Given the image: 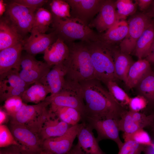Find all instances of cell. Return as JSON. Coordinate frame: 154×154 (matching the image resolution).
<instances>
[{
    "instance_id": "15",
    "label": "cell",
    "mask_w": 154,
    "mask_h": 154,
    "mask_svg": "<svg viewBox=\"0 0 154 154\" xmlns=\"http://www.w3.org/2000/svg\"><path fill=\"white\" fill-rule=\"evenodd\" d=\"M115 1L104 0L99 12L89 26L95 28L98 32L101 33L108 30L118 21Z\"/></svg>"
},
{
    "instance_id": "43",
    "label": "cell",
    "mask_w": 154,
    "mask_h": 154,
    "mask_svg": "<svg viewBox=\"0 0 154 154\" xmlns=\"http://www.w3.org/2000/svg\"><path fill=\"white\" fill-rule=\"evenodd\" d=\"M135 1L140 10L141 11H144L147 9L151 5L153 0H137Z\"/></svg>"
},
{
    "instance_id": "5",
    "label": "cell",
    "mask_w": 154,
    "mask_h": 154,
    "mask_svg": "<svg viewBox=\"0 0 154 154\" xmlns=\"http://www.w3.org/2000/svg\"><path fill=\"white\" fill-rule=\"evenodd\" d=\"M49 103L45 100L38 104L28 105L24 103L20 110L10 117V121L24 125L38 134L51 111Z\"/></svg>"
},
{
    "instance_id": "13",
    "label": "cell",
    "mask_w": 154,
    "mask_h": 154,
    "mask_svg": "<svg viewBox=\"0 0 154 154\" xmlns=\"http://www.w3.org/2000/svg\"><path fill=\"white\" fill-rule=\"evenodd\" d=\"M117 120L111 118L103 119L93 118L86 117L82 121L88 124L93 129H95L97 134L98 141L109 139L114 141L118 148L123 144L119 136Z\"/></svg>"
},
{
    "instance_id": "49",
    "label": "cell",
    "mask_w": 154,
    "mask_h": 154,
    "mask_svg": "<svg viewBox=\"0 0 154 154\" xmlns=\"http://www.w3.org/2000/svg\"><path fill=\"white\" fill-rule=\"evenodd\" d=\"M151 9L149 12L153 18H154V0H153L151 5Z\"/></svg>"
},
{
    "instance_id": "37",
    "label": "cell",
    "mask_w": 154,
    "mask_h": 154,
    "mask_svg": "<svg viewBox=\"0 0 154 154\" xmlns=\"http://www.w3.org/2000/svg\"><path fill=\"white\" fill-rule=\"evenodd\" d=\"M24 103L21 97L13 96L5 101L3 108L9 116L11 117L20 110Z\"/></svg>"
},
{
    "instance_id": "28",
    "label": "cell",
    "mask_w": 154,
    "mask_h": 154,
    "mask_svg": "<svg viewBox=\"0 0 154 154\" xmlns=\"http://www.w3.org/2000/svg\"><path fill=\"white\" fill-rule=\"evenodd\" d=\"M49 93L50 91L47 85L36 83L27 89L21 98L26 104L31 103L37 104L44 101Z\"/></svg>"
},
{
    "instance_id": "50",
    "label": "cell",
    "mask_w": 154,
    "mask_h": 154,
    "mask_svg": "<svg viewBox=\"0 0 154 154\" xmlns=\"http://www.w3.org/2000/svg\"><path fill=\"white\" fill-rule=\"evenodd\" d=\"M40 154H54L53 153L49 152H46L44 151H42Z\"/></svg>"
},
{
    "instance_id": "10",
    "label": "cell",
    "mask_w": 154,
    "mask_h": 154,
    "mask_svg": "<svg viewBox=\"0 0 154 154\" xmlns=\"http://www.w3.org/2000/svg\"><path fill=\"white\" fill-rule=\"evenodd\" d=\"M104 0H66L70 7V18L88 25L99 12Z\"/></svg>"
},
{
    "instance_id": "45",
    "label": "cell",
    "mask_w": 154,
    "mask_h": 154,
    "mask_svg": "<svg viewBox=\"0 0 154 154\" xmlns=\"http://www.w3.org/2000/svg\"><path fill=\"white\" fill-rule=\"evenodd\" d=\"M149 62L154 64V41L149 54L145 58Z\"/></svg>"
},
{
    "instance_id": "38",
    "label": "cell",
    "mask_w": 154,
    "mask_h": 154,
    "mask_svg": "<svg viewBox=\"0 0 154 154\" xmlns=\"http://www.w3.org/2000/svg\"><path fill=\"white\" fill-rule=\"evenodd\" d=\"M41 62L36 60L34 56L26 52V54L22 55L20 61L19 71L30 70L40 64Z\"/></svg>"
},
{
    "instance_id": "17",
    "label": "cell",
    "mask_w": 154,
    "mask_h": 154,
    "mask_svg": "<svg viewBox=\"0 0 154 154\" xmlns=\"http://www.w3.org/2000/svg\"><path fill=\"white\" fill-rule=\"evenodd\" d=\"M24 43L0 51V75L13 69L20 70V64Z\"/></svg>"
},
{
    "instance_id": "40",
    "label": "cell",
    "mask_w": 154,
    "mask_h": 154,
    "mask_svg": "<svg viewBox=\"0 0 154 154\" xmlns=\"http://www.w3.org/2000/svg\"><path fill=\"white\" fill-rule=\"evenodd\" d=\"M13 1L36 11L42 7L48 1L46 0H13Z\"/></svg>"
},
{
    "instance_id": "1",
    "label": "cell",
    "mask_w": 154,
    "mask_h": 154,
    "mask_svg": "<svg viewBox=\"0 0 154 154\" xmlns=\"http://www.w3.org/2000/svg\"><path fill=\"white\" fill-rule=\"evenodd\" d=\"M85 105L84 116L119 119L126 110L117 101L100 81L93 78L79 83Z\"/></svg>"
},
{
    "instance_id": "7",
    "label": "cell",
    "mask_w": 154,
    "mask_h": 154,
    "mask_svg": "<svg viewBox=\"0 0 154 154\" xmlns=\"http://www.w3.org/2000/svg\"><path fill=\"white\" fill-rule=\"evenodd\" d=\"M36 10L10 1L7 3L3 16L23 38L31 33Z\"/></svg>"
},
{
    "instance_id": "2",
    "label": "cell",
    "mask_w": 154,
    "mask_h": 154,
    "mask_svg": "<svg viewBox=\"0 0 154 154\" xmlns=\"http://www.w3.org/2000/svg\"><path fill=\"white\" fill-rule=\"evenodd\" d=\"M67 45L69 53L63 62L66 70V79L80 83L95 78L91 56L86 42H74Z\"/></svg>"
},
{
    "instance_id": "11",
    "label": "cell",
    "mask_w": 154,
    "mask_h": 154,
    "mask_svg": "<svg viewBox=\"0 0 154 154\" xmlns=\"http://www.w3.org/2000/svg\"><path fill=\"white\" fill-rule=\"evenodd\" d=\"M93 130L87 123L82 121L77 136L78 142L70 151L74 154H105L94 136Z\"/></svg>"
},
{
    "instance_id": "4",
    "label": "cell",
    "mask_w": 154,
    "mask_h": 154,
    "mask_svg": "<svg viewBox=\"0 0 154 154\" xmlns=\"http://www.w3.org/2000/svg\"><path fill=\"white\" fill-rule=\"evenodd\" d=\"M52 24L57 38L67 44L77 40L87 42L100 40L99 34L75 19H53Z\"/></svg>"
},
{
    "instance_id": "51",
    "label": "cell",
    "mask_w": 154,
    "mask_h": 154,
    "mask_svg": "<svg viewBox=\"0 0 154 154\" xmlns=\"http://www.w3.org/2000/svg\"><path fill=\"white\" fill-rule=\"evenodd\" d=\"M153 141L152 143V144L150 146L151 147L153 151L154 152V141Z\"/></svg>"
},
{
    "instance_id": "24",
    "label": "cell",
    "mask_w": 154,
    "mask_h": 154,
    "mask_svg": "<svg viewBox=\"0 0 154 154\" xmlns=\"http://www.w3.org/2000/svg\"><path fill=\"white\" fill-rule=\"evenodd\" d=\"M52 67L45 62H41L40 64L30 70H20L19 74L21 78L29 86L36 83L45 85L46 76Z\"/></svg>"
},
{
    "instance_id": "47",
    "label": "cell",
    "mask_w": 154,
    "mask_h": 154,
    "mask_svg": "<svg viewBox=\"0 0 154 154\" xmlns=\"http://www.w3.org/2000/svg\"><path fill=\"white\" fill-rule=\"evenodd\" d=\"M153 117L151 123L149 127L151 130V137L153 139V141H154V112L153 113Z\"/></svg>"
},
{
    "instance_id": "33",
    "label": "cell",
    "mask_w": 154,
    "mask_h": 154,
    "mask_svg": "<svg viewBox=\"0 0 154 154\" xmlns=\"http://www.w3.org/2000/svg\"><path fill=\"white\" fill-rule=\"evenodd\" d=\"M117 19L124 20L127 16L133 14L136 9V3L130 0H117L115 1Z\"/></svg>"
},
{
    "instance_id": "34",
    "label": "cell",
    "mask_w": 154,
    "mask_h": 154,
    "mask_svg": "<svg viewBox=\"0 0 154 154\" xmlns=\"http://www.w3.org/2000/svg\"><path fill=\"white\" fill-rule=\"evenodd\" d=\"M106 84L108 91L117 101L124 106L128 105L130 98L116 81H110Z\"/></svg>"
},
{
    "instance_id": "29",
    "label": "cell",
    "mask_w": 154,
    "mask_h": 154,
    "mask_svg": "<svg viewBox=\"0 0 154 154\" xmlns=\"http://www.w3.org/2000/svg\"><path fill=\"white\" fill-rule=\"evenodd\" d=\"M49 109L60 120L71 125L78 123L82 121L80 112L77 109L66 107H50Z\"/></svg>"
},
{
    "instance_id": "41",
    "label": "cell",
    "mask_w": 154,
    "mask_h": 154,
    "mask_svg": "<svg viewBox=\"0 0 154 154\" xmlns=\"http://www.w3.org/2000/svg\"><path fill=\"white\" fill-rule=\"evenodd\" d=\"M0 154H37L30 152L21 146L12 145L0 148Z\"/></svg>"
},
{
    "instance_id": "22",
    "label": "cell",
    "mask_w": 154,
    "mask_h": 154,
    "mask_svg": "<svg viewBox=\"0 0 154 154\" xmlns=\"http://www.w3.org/2000/svg\"><path fill=\"white\" fill-rule=\"evenodd\" d=\"M66 70L63 62L53 66L46 76L45 84L48 87L50 96L60 91L64 84Z\"/></svg>"
},
{
    "instance_id": "27",
    "label": "cell",
    "mask_w": 154,
    "mask_h": 154,
    "mask_svg": "<svg viewBox=\"0 0 154 154\" xmlns=\"http://www.w3.org/2000/svg\"><path fill=\"white\" fill-rule=\"evenodd\" d=\"M128 30L127 22L124 20L117 22L103 34L100 35V40L105 43L112 45L114 43L122 41L127 36Z\"/></svg>"
},
{
    "instance_id": "36",
    "label": "cell",
    "mask_w": 154,
    "mask_h": 154,
    "mask_svg": "<svg viewBox=\"0 0 154 154\" xmlns=\"http://www.w3.org/2000/svg\"><path fill=\"white\" fill-rule=\"evenodd\" d=\"M20 145L16 141L9 127L5 124L0 125V147Z\"/></svg>"
},
{
    "instance_id": "18",
    "label": "cell",
    "mask_w": 154,
    "mask_h": 154,
    "mask_svg": "<svg viewBox=\"0 0 154 154\" xmlns=\"http://www.w3.org/2000/svg\"><path fill=\"white\" fill-rule=\"evenodd\" d=\"M71 126L60 120L51 111L38 135L42 142L46 139L63 135Z\"/></svg>"
},
{
    "instance_id": "6",
    "label": "cell",
    "mask_w": 154,
    "mask_h": 154,
    "mask_svg": "<svg viewBox=\"0 0 154 154\" xmlns=\"http://www.w3.org/2000/svg\"><path fill=\"white\" fill-rule=\"evenodd\" d=\"M50 107H66L75 108L84 116L85 105L81 86L79 82L66 79L62 89L56 94L47 96L45 100ZM82 119V120H83Z\"/></svg>"
},
{
    "instance_id": "3",
    "label": "cell",
    "mask_w": 154,
    "mask_h": 154,
    "mask_svg": "<svg viewBox=\"0 0 154 154\" xmlns=\"http://www.w3.org/2000/svg\"><path fill=\"white\" fill-rule=\"evenodd\" d=\"M86 42L90 53L95 78L105 84L111 80L116 82L118 79L111 46L100 40Z\"/></svg>"
},
{
    "instance_id": "19",
    "label": "cell",
    "mask_w": 154,
    "mask_h": 154,
    "mask_svg": "<svg viewBox=\"0 0 154 154\" xmlns=\"http://www.w3.org/2000/svg\"><path fill=\"white\" fill-rule=\"evenodd\" d=\"M150 63L145 59L134 62L129 70L125 83L129 89L134 88L151 71Z\"/></svg>"
},
{
    "instance_id": "16",
    "label": "cell",
    "mask_w": 154,
    "mask_h": 154,
    "mask_svg": "<svg viewBox=\"0 0 154 154\" xmlns=\"http://www.w3.org/2000/svg\"><path fill=\"white\" fill-rule=\"evenodd\" d=\"M30 36L24 40L23 50L27 53L35 56L44 53L57 39L54 32L46 34L31 30Z\"/></svg>"
},
{
    "instance_id": "48",
    "label": "cell",
    "mask_w": 154,
    "mask_h": 154,
    "mask_svg": "<svg viewBox=\"0 0 154 154\" xmlns=\"http://www.w3.org/2000/svg\"><path fill=\"white\" fill-rule=\"evenodd\" d=\"M143 152L144 154H154V152L150 145H145Z\"/></svg>"
},
{
    "instance_id": "25",
    "label": "cell",
    "mask_w": 154,
    "mask_h": 154,
    "mask_svg": "<svg viewBox=\"0 0 154 154\" xmlns=\"http://www.w3.org/2000/svg\"><path fill=\"white\" fill-rule=\"evenodd\" d=\"M111 51L114 58L115 74L117 79L125 83L129 69L134 62L129 54L118 50L112 46Z\"/></svg>"
},
{
    "instance_id": "32",
    "label": "cell",
    "mask_w": 154,
    "mask_h": 154,
    "mask_svg": "<svg viewBox=\"0 0 154 154\" xmlns=\"http://www.w3.org/2000/svg\"><path fill=\"white\" fill-rule=\"evenodd\" d=\"M117 121L119 131L123 132L124 134H130L138 130L143 129L132 119L129 110H125L120 118Z\"/></svg>"
},
{
    "instance_id": "21",
    "label": "cell",
    "mask_w": 154,
    "mask_h": 154,
    "mask_svg": "<svg viewBox=\"0 0 154 154\" xmlns=\"http://www.w3.org/2000/svg\"><path fill=\"white\" fill-rule=\"evenodd\" d=\"M44 53L43 58L45 62L53 66L62 62L68 58L69 49L68 45L64 41L57 38Z\"/></svg>"
},
{
    "instance_id": "9",
    "label": "cell",
    "mask_w": 154,
    "mask_h": 154,
    "mask_svg": "<svg viewBox=\"0 0 154 154\" xmlns=\"http://www.w3.org/2000/svg\"><path fill=\"white\" fill-rule=\"evenodd\" d=\"M30 86L20 77L19 72L13 69L0 75V100L5 101L15 96L21 97Z\"/></svg>"
},
{
    "instance_id": "23",
    "label": "cell",
    "mask_w": 154,
    "mask_h": 154,
    "mask_svg": "<svg viewBox=\"0 0 154 154\" xmlns=\"http://www.w3.org/2000/svg\"><path fill=\"white\" fill-rule=\"evenodd\" d=\"M137 95L143 97L147 102L146 110L149 114L154 112V70L145 77L134 88Z\"/></svg>"
},
{
    "instance_id": "12",
    "label": "cell",
    "mask_w": 154,
    "mask_h": 154,
    "mask_svg": "<svg viewBox=\"0 0 154 154\" xmlns=\"http://www.w3.org/2000/svg\"><path fill=\"white\" fill-rule=\"evenodd\" d=\"M8 127L15 140L23 148L37 154H40L42 151V142L38 134L24 125L11 121Z\"/></svg>"
},
{
    "instance_id": "20",
    "label": "cell",
    "mask_w": 154,
    "mask_h": 154,
    "mask_svg": "<svg viewBox=\"0 0 154 154\" xmlns=\"http://www.w3.org/2000/svg\"><path fill=\"white\" fill-rule=\"evenodd\" d=\"M24 38L3 16L0 20V51L17 44L24 43Z\"/></svg>"
},
{
    "instance_id": "31",
    "label": "cell",
    "mask_w": 154,
    "mask_h": 154,
    "mask_svg": "<svg viewBox=\"0 0 154 154\" xmlns=\"http://www.w3.org/2000/svg\"><path fill=\"white\" fill-rule=\"evenodd\" d=\"M53 19H64L70 18V7L65 1L53 0L49 4Z\"/></svg>"
},
{
    "instance_id": "30",
    "label": "cell",
    "mask_w": 154,
    "mask_h": 154,
    "mask_svg": "<svg viewBox=\"0 0 154 154\" xmlns=\"http://www.w3.org/2000/svg\"><path fill=\"white\" fill-rule=\"evenodd\" d=\"M52 16L50 11L43 7L41 8L35 12L31 30L45 33L52 24Z\"/></svg>"
},
{
    "instance_id": "42",
    "label": "cell",
    "mask_w": 154,
    "mask_h": 154,
    "mask_svg": "<svg viewBox=\"0 0 154 154\" xmlns=\"http://www.w3.org/2000/svg\"><path fill=\"white\" fill-rule=\"evenodd\" d=\"M141 145L133 140L125 141L119 148V151L118 154H129L133 149L138 147Z\"/></svg>"
},
{
    "instance_id": "44",
    "label": "cell",
    "mask_w": 154,
    "mask_h": 154,
    "mask_svg": "<svg viewBox=\"0 0 154 154\" xmlns=\"http://www.w3.org/2000/svg\"><path fill=\"white\" fill-rule=\"evenodd\" d=\"M9 117L7 112L2 108L0 109V125L5 124L8 121Z\"/></svg>"
},
{
    "instance_id": "26",
    "label": "cell",
    "mask_w": 154,
    "mask_h": 154,
    "mask_svg": "<svg viewBox=\"0 0 154 154\" xmlns=\"http://www.w3.org/2000/svg\"><path fill=\"white\" fill-rule=\"evenodd\" d=\"M154 41V22L146 29L138 40L134 52L138 59L146 58L149 54Z\"/></svg>"
},
{
    "instance_id": "52",
    "label": "cell",
    "mask_w": 154,
    "mask_h": 154,
    "mask_svg": "<svg viewBox=\"0 0 154 154\" xmlns=\"http://www.w3.org/2000/svg\"><path fill=\"white\" fill-rule=\"evenodd\" d=\"M68 154H74L71 153L70 151L68 153Z\"/></svg>"
},
{
    "instance_id": "14",
    "label": "cell",
    "mask_w": 154,
    "mask_h": 154,
    "mask_svg": "<svg viewBox=\"0 0 154 154\" xmlns=\"http://www.w3.org/2000/svg\"><path fill=\"white\" fill-rule=\"evenodd\" d=\"M80 125L81 123H78L72 126L63 135L44 141L42 144V151L54 154H68L72 148Z\"/></svg>"
},
{
    "instance_id": "39",
    "label": "cell",
    "mask_w": 154,
    "mask_h": 154,
    "mask_svg": "<svg viewBox=\"0 0 154 154\" xmlns=\"http://www.w3.org/2000/svg\"><path fill=\"white\" fill-rule=\"evenodd\" d=\"M128 105L129 110L136 112L145 110L147 106V102L143 96L137 95L133 98H130Z\"/></svg>"
},
{
    "instance_id": "8",
    "label": "cell",
    "mask_w": 154,
    "mask_h": 154,
    "mask_svg": "<svg viewBox=\"0 0 154 154\" xmlns=\"http://www.w3.org/2000/svg\"><path fill=\"white\" fill-rule=\"evenodd\" d=\"M152 18L151 14L148 12L137 14L130 18L127 22V34L119 45L121 52L129 54L134 52L138 40L153 21Z\"/></svg>"
},
{
    "instance_id": "35",
    "label": "cell",
    "mask_w": 154,
    "mask_h": 154,
    "mask_svg": "<svg viewBox=\"0 0 154 154\" xmlns=\"http://www.w3.org/2000/svg\"><path fill=\"white\" fill-rule=\"evenodd\" d=\"M123 137L125 141L133 140L145 145H151L153 142L149 134L143 129L138 130L130 134H123Z\"/></svg>"
},
{
    "instance_id": "46",
    "label": "cell",
    "mask_w": 154,
    "mask_h": 154,
    "mask_svg": "<svg viewBox=\"0 0 154 154\" xmlns=\"http://www.w3.org/2000/svg\"><path fill=\"white\" fill-rule=\"evenodd\" d=\"M7 3L4 2L3 0H0V16H2L6 10Z\"/></svg>"
}]
</instances>
